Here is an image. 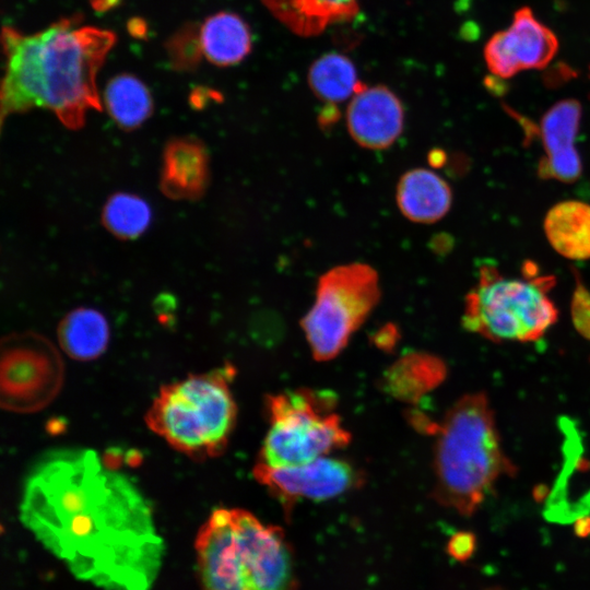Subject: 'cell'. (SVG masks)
Wrapping results in <instances>:
<instances>
[{
    "mask_svg": "<svg viewBox=\"0 0 590 590\" xmlns=\"http://www.w3.org/2000/svg\"><path fill=\"white\" fill-rule=\"evenodd\" d=\"M380 298L377 271L369 264L337 266L318 280L315 303L300 324L317 361L334 358Z\"/></svg>",
    "mask_w": 590,
    "mask_h": 590,
    "instance_id": "ba28073f",
    "label": "cell"
},
{
    "mask_svg": "<svg viewBox=\"0 0 590 590\" xmlns=\"http://www.w3.org/2000/svg\"><path fill=\"white\" fill-rule=\"evenodd\" d=\"M61 350L76 361L99 357L109 342L106 318L93 308L80 307L66 315L58 326Z\"/></svg>",
    "mask_w": 590,
    "mask_h": 590,
    "instance_id": "d6986e66",
    "label": "cell"
},
{
    "mask_svg": "<svg viewBox=\"0 0 590 590\" xmlns=\"http://www.w3.org/2000/svg\"><path fill=\"white\" fill-rule=\"evenodd\" d=\"M555 33L529 7L518 9L508 28L492 35L483 49L487 70L510 79L524 70L545 68L558 51Z\"/></svg>",
    "mask_w": 590,
    "mask_h": 590,
    "instance_id": "8fae6325",
    "label": "cell"
},
{
    "mask_svg": "<svg viewBox=\"0 0 590 590\" xmlns=\"http://www.w3.org/2000/svg\"><path fill=\"white\" fill-rule=\"evenodd\" d=\"M102 219L113 235L122 239H133L149 227L152 211L148 202L139 196L118 192L107 200Z\"/></svg>",
    "mask_w": 590,
    "mask_h": 590,
    "instance_id": "603a6c76",
    "label": "cell"
},
{
    "mask_svg": "<svg viewBox=\"0 0 590 590\" xmlns=\"http://www.w3.org/2000/svg\"><path fill=\"white\" fill-rule=\"evenodd\" d=\"M475 545L476 540L473 533L457 532L448 541L447 552L456 560L465 562L472 556Z\"/></svg>",
    "mask_w": 590,
    "mask_h": 590,
    "instance_id": "cb8c5ba5",
    "label": "cell"
},
{
    "mask_svg": "<svg viewBox=\"0 0 590 590\" xmlns=\"http://www.w3.org/2000/svg\"><path fill=\"white\" fill-rule=\"evenodd\" d=\"M553 280L511 279L484 266L479 284L465 297L463 328L493 342H532L556 322L557 308L547 295Z\"/></svg>",
    "mask_w": 590,
    "mask_h": 590,
    "instance_id": "8992f818",
    "label": "cell"
},
{
    "mask_svg": "<svg viewBox=\"0 0 590 590\" xmlns=\"http://www.w3.org/2000/svg\"><path fill=\"white\" fill-rule=\"evenodd\" d=\"M20 520L71 574L104 590H150L165 543L135 484L85 448L40 456L23 483Z\"/></svg>",
    "mask_w": 590,
    "mask_h": 590,
    "instance_id": "6da1fadb",
    "label": "cell"
},
{
    "mask_svg": "<svg viewBox=\"0 0 590 590\" xmlns=\"http://www.w3.org/2000/svg\"><path fill=\"white\" fill-rule=\"evenodd\" d=\"M0 404L15 413H34L50 404L64 380L58 349L36 332H14L1 340Z\"/></svg>",
    "mask_w": 590,
    "mask_h": 590,
    "instance_id": "9c48e42d",
    "label": "cell"
},
{
    "mask_svg": "<svg viewBox=\"0 0 590 590\" xmlns=\"http://www.w3.org/2000/svg\"><path fill=\"white\" fill-rule=\"evenodd\" d=\"M271 12L294 32L312 35L353 16L357 0H263Z\"/></svg>",
    "mask_w": 590,
    "mask_h": 590,
    "instance_id": "ac0fdd59",
    "label": "cell"
},
{
    "mask_svg": "<svg viewBox=\"0 0 590 590\" xmlns=\"http://www.w3.org/2000/svg\"><path fill=\"white\" fill-rule=\"evenodd\" d=\"M199 44L201 52L210 62L229 67L249 55L252 36L248 24L239 15L222 11L203 22Z\"/></svg>",
    "mask_w": 590,
    "mask_h": 590,
    "instance_id": "e0dca14e",
    "label": "cell"
},
{
    "mask_svg": "<svg viewBox=\"0 0 590 590\" xmlns=\"http://www.w3.org/2000/svg\"><path fill=\"white\" fill-rule=\"evenodd\" d=\"M252 473L279 500L286 517L291 516L297 502L330 499L363 482L362 473L350 462L326 456L290 467H269L256 462Z\"/></svg>",
    "mask_w": 590,
    "mask_h": 590,
    "instance_id": "30bf717a",
    "label": "cell"
},
{
    "mask_svg": "<svg viewBox=\"0 0 590 590\" xmlns=\"http://www.w3.org/2000/svg\"><path fill=\"white\" fill-rule=\"evenodd\" d=\"M553 249L570 260L590 259V204L565 200L553 205L543 222Z\"/></svg>",
    "mask_w": 590,
    "mask_h": 590,
    "instance_id": "2e32d148",
    "label": "cell"
},
{
    "mask_svg": "<svg viewBox=\"0 0 590 590\" xmlns=\"http://www.w3.org/2000/svg\"><path fill=\"white\" fill-rule=\"evenodd\" d=\"M235 374L225 364L161 387L144 417L148 427L193 460L222 455L237 417L231 390Z\"/></svg>",
    "mask_w": 590,
    "mask_h": 590,
    "instance_id": "5b68a950",
    "label": "cell"
},
{
    "mask_svg": "<svg viewBox=\"0 0 590 590\" xmlns=\"http://www.w3.org/2000/svg\"><path fill=\"white\" fill-rule=\"evenodd\" d=\"M194 548L202 590H296L293 548L282 528L240 508H216Z\"/></svg>",
    "mask_w": 590,
    "mask_h": 590,
    "instance_id": "3957f363",
    "label": "cell"
},
{
    "mask_svg": "<svg viewBox=\"0 0 590 590\" xmlns=\"http://www.w3.org/2000/svg\"><path fill=\"white\" fill-rule=\"evenodd\" d=\"M493 590H497V589H493Z\"/></svg>",
    "mask_w": 590,
    "mask_h": 590,
    "instance_id": "d4e9b609",
    "label": "cell"
},
{
    "mask_svg": "<svg viewBox=\"0 0 590 590\" xmlns=\"http://www.w3.org/2000/svg\"><path fill=\"white\" fill-rule=\"evenodd\" d=\"M104 102L114 121L131 130L142 125L151 115L153 103L144 83L131 74H119L106 85Z\"/></svg>",
    "mask_w": 590,
    "mask_h": 590,
    "instance_id": "7402d4cb",
    "label": "cell"
},
{
    "mask_svg": "<svg viewBox=\"0 0 590 590\" xmlns=\"http://www.w3.org/2000/svg\"><path fill=\"white\" fill-rule=\"evenodd\" d=\"M345 121L351 138L359 146L385 150L402 133L404 109L388 86H362L349 102Z\"/></svg>",
    "mask_w": 590,
    "mask_h": 590,
    "instance_id": "7c38bea8",
    "label": "cell"
},
{
    "mask_svg": "<svg viewBox=\"0 0 590 590\" xmlns=\"http://www.w3.org/2000/svg\"><path fill=\"white\" fill-rule=\"evenodd\" d=\"M209 182V155L204 144L192 137L167 142L160 178L162 192L173 200H196Z\"/></svg>",
    "mask_w": 590,
    "mask_h": 590,
    "instance_id": "5bb4252c",
    "label": "cell"
},
{
    "mask_svg": "<svg viewBox=\"0 0 590 590\" xmlns=\"http://www.w3.org/2000/svg\"><path fill=\"white\" fill-rule=\"evenodd\" d=\"M436 432L433 497L462 516H471L498 479L517 472L503 449L487 396H462Z\"/></svg>",
    "mask_w": 590,
    "mask_h": 590,
    "instance_id": "277c9868",
    "label": "cell"
},
{
    "mask_svg": "<svg viewBox=\"0 0 590 590\" xmlns=\"http://www.w3.org/2000/svg\"><path fill=\"white\" fill-rule=\"evenodd\" d=\"M446 375L444 362L424 353L410 354L387 373L385 385L394 397L413 401L436 387Z\"/></svg>",
    "mask_w": 590,
    "mask_h": 590,
    "instance_id": "44dd1931",
    "label": "cell"
},
{
    "mask_svg": "<svg viewBox=\"0 0 590 590\" xmlns=\"http://www.w3.org/2000/svg\"><path fill=\"white\" fill-rule=\"evenodd\" d=\"M397 205L408 220L430 224L441 220L450 210L452 192L447 181L427 168H413L399 179Z\"/></svg>",
    "mask_w": 590,
    "mask_h": 590,
    "instance_id": "9a60e30c",
    "label": "cell"
},
{
    "mask_svg": "<svg viewBox=\"0 0 590 590\" xmlns=\"http://www.w3.org/2000/svg\"><path fill=\"white\" fill-rule=\"evenodd\" d=\"M269 429L257 462L290 467L310 462L350 444L351 434L334 412L330 392L306 388L269 394Z\"/></svg>",
    "mask_w": 590,
    "mask_h": 590,
    "instance_id": "52a82bcc",
    "label": "cell"
},
{
    "mask_svg": "<svg viewBox=\"0 0 590 590\" xmlns=\"http://www.w3.org/2000/svg\"><path fill=\"white\" fill-rule=\"evenodd\" d=\"M114 42L113 33L69 19L28 35L4 27L2 118L42 107L70 129L82 127L88 110L101 109L96 74Z\"/></svg>",
    "mask_w": 590,
    "mask_h": 590,
    "instance_id": "7a4b0ae2",
    "label": "cell"
},
{
    "mask_svg": "<svg viewBox=\"0 0 590 590\" xmlns=\"http://www.w3.org/2000/svg\"><path fill=\"white\" fill-rule=\"evenodd\" d=\"M581 115L580 102L565 98L552 105L542 116L540 134L544 157L539 165L542 178L571 184L581 176V158L575 144Z\"/></svg>",
    "mask_w": 590,
    "mask_h": 590,
    "instance_id": "4fadbf2b",
    "label": "cell"
},
{
    "mask_svg": "<svg viewBox=\"0 0 590 590\" xmlns=\"http://www.w3.org/2000/svg\"><path fill=\"white\" fill-rule=\"evenodd\" d=\"M307 83L314 95L328 105H337L363 86L353 61L337 51L322 54L310 64Z\"/></svg>",
    "mask_w": 590,
    "mask_h": 590,
    "instance_id": "ffe728a7",
    "label": "cell"
}]
</instances>
